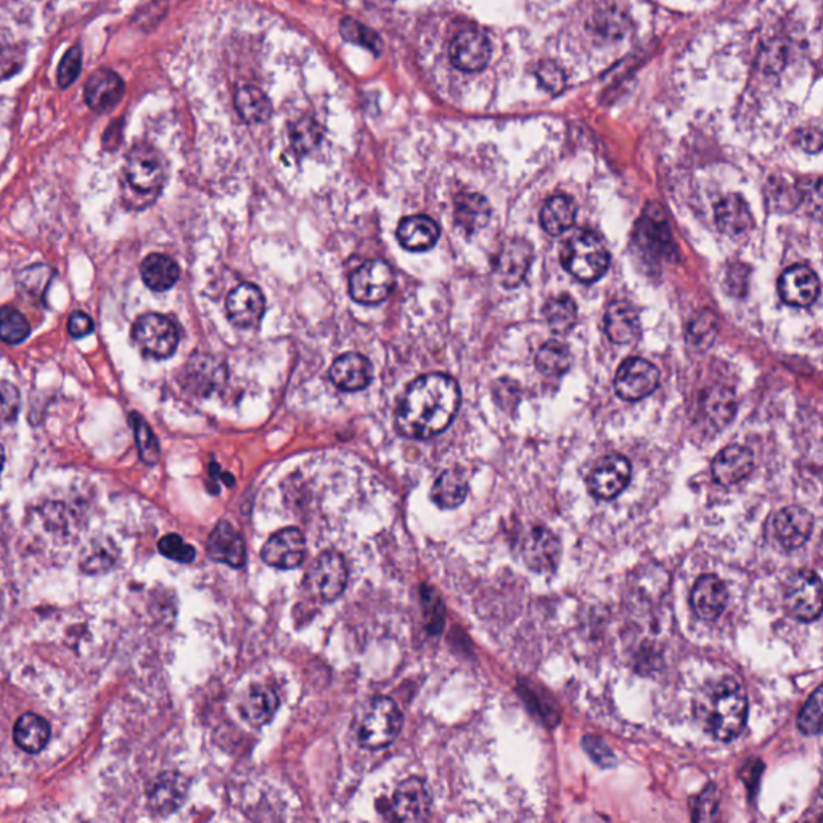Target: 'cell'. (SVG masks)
Segmentation results:
<instances>
[{
    "instance_id": "6da1fadb",
    "label": "cell",
    "mask_w": 823,
    "mask_h": 823,
    "mask_svg": "<svg viewBox=\"0 0 823 823\" xmlns=\"http://www.w3.org/2000/svg\"><path fill=\"white\" fill-rule=\"evenodd\" d=\"M459 406L457 381L444 373H428L407 388L396 425L407 438L430 439L451 425Z\"/></svg>"
},
{
    "instance_id": "7a4b0ae2",
    "label": "cell",
    "mask_w": 823,
    "mask_h": 823,
    "mask_svg": "<svg viewBox=\"0 0 823 823\" xmlns=\"http://www.w3.org/2000/svg\"><path fill=\"white\" fill-rule=\"evenodd\" d=\"M693 714L711 737L730 742L745 729L748 717L745 688L733 677L709 682L695 698Z\"/></svg>"
},
{
    "instance_id": "3957f363",
    "label": "cell",
    "mask_w": 823,
    "mask_h": 823,
    "mask_svg": "<svg viewBox=\"0 0 823 823\" xmlns=\"http://www.w3.org/2000/svg\"><path fill=\"white\" fill-rule=\"evenodd\" d=\"M561 264L581 282H597L610 267V253L602 238L589 230H581L563 246Z\"/></svg>"
},
{
    "instance_id": "277c9868",
    "label": "cell",
    "mask_w": 823,
    "mask_h": 823,
    "mask_svg": "<svg viewBox=\"0 0 823 823\" xmlns=\"http://www.w3.org/2000/svg\"><path fill=\"white\" fill-rule=\"evenodd\" d=\"M404 717L401 709L391 698L381 697L370 701L357 725V738L364 748L381 750L398 738Z\"/></svg>"
},
{
    "instance_id": "5b68a950",
    "label": "cell",
    "mask_w": 823,
    "mask_h": 823,
    "mask_svg": "<svg viewBox=\"0 0 823 823\" xmlns=\"http://www.w3.org/2000/svg\"><path fill=\"white\" fill-rule=\"evenodd\" d=\"M785 608L793 618L803 623L819 619L822 613V581L812 570L791 574L783 594Z\"/></svg>"
},
{
    "instance_id": "8992f818",
    "label": "cell",
    "mask_w": 823,
    "mask_h": 823,
    "mask_svg": "<svg viewBox=\"0 0 823 823\" xmlns=\"http://www.w3.org/2000/svg\"><path fill=\"white\" fill-rule=\"evenodd\" d=\"M132 338L145 354L155 359H168L176 353L179 332L168 317L145 314L132 327Z\"/></svg>"
},
{
    "instance_id": "52a82bcc",
    "label": "cell",
    "mask_w": 823,
    "mask_h": 823,
    "mask_svg": "<svg viewBox=\"0 0 823 823\" xmlns=\"http://www.w3.org/2000/svg\"><path fill=\"white\" fill-rule=\"evenodd\" d=\"M126 176L129 185L137 192H158L166 179L163 156L152 145H136L127 155Z\"/></svg>"
},
{
    "instance_id": "ba28073f",
    "label": "cell",
    "mask_w": 823,
    "mask_h": 823,
    "mask_svg": "<svg viewBox=\"0 0 823 823\" xmlns=\"http://www.w3.org/2000/svg\"><path fill=\"white\" fill-rule=\"evenodd\" d=\"M308 584L324 602H335L340 598L348 586V565L343 555L335 550L320 553L309 568Z\"/></svg>"
},
{
    "instance_id": "9c48e42d",
    "label": "cell",
    "mask_w": 823,
    "mask_h": 823,
    "mask_svg": "<svg viewBox=\"0 0 823 823\" xmlns=\"http://www.w3.org/2000/svg\"><path fill=\"white\" fill-rule=\"evenodd\" d=\"M394 275L388 263L372 259L362 264L349 280L351 298L361 304H380L393 290Z\"/></svg>"
},
{
    "instance_id": "30bf717a",
    "label": "cell",
    "mask_w": 823,
    "mask_h": 823,
    "mask_svg": "<svg viewBox=\"0 0 823 823\" xmlns=\"http://www.w3.org/2000/svg\"><path fill=\"white\" fill-rule=\"evenodd\" d=\"M814 529V516L806 508L790 505L775 513L769 523V536L780 549H799L806 544Z\"/></svg>"
},
{
    "instance_id": "8fae6325",
    "label": "cell",
    "mask_w": 823,
    "mask_h": 823,
    "mask_svg": "<svg viewBox=\"0 0 823 823\" xmlns=\"http://www.w3.org/2000/svg\"><path fill=\"white\" fill-rule=\"evenodd\" d=\"M660 372L652 362L631 357L621 364L615 377V389L624 401H640L658 388Z\"/></svg>"
},
{
    "instance_id": "7c38bea8",
    "label": "cell",
    "mask_w": 823,
    "mask_h": 823,
    "mask_svg": "<svg viewBox=\"0 0 823 823\" xmlns=\"http://www.w3.org/2000/svg\"><path fill=\"white\" fill-rule=\"evenodd\" d=\"M632 467L623 455H608L590 473L589 491L600 500L618 497L631 483Z\"/></svg>"
},
{
    "instance_id": "4fadbf2b",
    "label": "cell",
    "mask_w": 823,
    "mask_h": 823,
    "mask_svg": "<svg viewBox=\"0 0 823 823\" xmlns=\"http://www.w3.org/2000/svg\"><path fill=\"white\" fill-rule=\"evenodd\" d=\"M449 57L457 70L476 73L484 70L491 60V42L478 29H462L452 39Z\"/></svg>"
},
{
    "instance_id": "5bb4252c",
    "label": "cell",
    "mask_w": 823,
    "mask_h": 823,
    "mask_svg": "<svg viewBox=\"0 0 823 823\" xmlns=\"http://www.w3.org/2000/svg\"><path fill=\"white\" fill-rule=\"evenodd\" d=\"M232 107L242 123L248 126H261L274 115L275 102L269 91H264L251 79L238 82L232 92Z\"/></svg>"
},
{
    "instance_id": "9a60e30c",
    "label": "cell",
    "mask_w": 823,
    "mask_h": 823,
    "mask_svg": "<svg viewBox=\"0 0 823 823\" xmlns=\"http://www.w3.org/2000/svg\"><path fill=\"white\" fill-rule=\"evenodd\" d=\"M431 795L422 778L412 777L394 791L389 814L398 822H418L428 817Z\"/></svg>"
},
{
    "instance_id": "2e32d148",
    "label": "cell",
    "mask_w": 823,
    "mask_h": 823,
    "mask_svg": "<svg viewBox=\"0 0 823 823\" xmlns=\"http://www.w3.org/2000/svg\"><path fill=\"white\" fill-rule=\"evenodd\" d=\"M306 541L299 529L285 528L272 534L261 550L267 565L277 570H295L304 560Z\"/></svg>"
},
{
    "instance_id": "e0dca14e",
    "label": "cell",
    "mask_w": 823,
    "mask_h": 823,
    "mask_svg": "<svg viewBox=\"0 0 823 823\" xmlns=\"http://www.w3.org/2000/svg\"><path fill=\"white\" fill-rule=\"evenodd\" d=\"M227 316L235 327L250 330L256 328L263 320L266 301L256 285L242 283L230 291L226 299Z\"/></svg>"
},
{
    "instance_id": "ac0fdd59",
    "label": "cell",
    "mask_w": 823,
    "mask_h": 823,
    "mask_svg": "<svg viewBox=\"0 0 823 823\" xmlns=\"http://www.w3.org/2000/svg\"><path fill=\"white\" fill-rule=\"evenodd\" d=\"M533 259V245L525 238H512L502 246L497 258V279L505 288L518 287L525 280Z\"/></svg>"
},
{
    "instance_id": "d6986e66",
    "label": "cell",
    "mask_w": 823,
    "mask_h": 823,
    "mask_svg": "<svg viewBox=\"0 0 823 823\" xmlns=\"http://www.w3.org/2000/svg\"><path fill=\"white\" fill-rule=\"evenodd\" d=\"M561 557V544L555 534L544 526L529 531L523 542V558L536 573H552Z\"/></svg>"
},
{
    "instance_id": "ffe728a7",
    "label": "cell",
    "mask_w": 823,
    "mask_h": 823,
    "mask_svg": "<svg viewBox=\"0 0 823 823\" xmlns=\"http://www.w3.org/2000/svg\"><path fill=\"white\" fill-rule=\"evenodd\" d=\"M778 293L785 303L796 308H807L820 295V280L811 267L793 266L778 280Z\"/></svg>"
},
{
    "instance_id": "44dd1931",
    "label": "cell",
    "mask_w": 823,
    "mask_h": 823,
    "mask_svg": "<svg viewBox=\"0 0 823 823\" xmlns=\"http://www.w3.org/2000/svg\"><path fill=\"white\" fill-rule=\"evenodd\" d=\"M729 603V590L716 574L701 576L692 589L690 605L695 615L703 621H716L721 618Z\"/></svg>"
},
{
    "instance_id": "7402d4cb",
    "label": "cell",
    "mask_w": 823,
    "mask_h": 823,
    "mask_svg": "<svg viewBox=\"0 0 823 823\" xmlns=\"http://www.w3.org/2000/svg\"><path fill=\"white\" fill-rule=\"evenodd\" d=\"M754 468V455L751 449L745 446L732 444L722 449L713 460V478L717 484L730 488L742 483Z\"/></svg>"
},
{
    "instance_id": "603a6c76",
    "label": "cell",
    "mask_w": 823,
    "mask_h": 823,
    "mask_svg": "<svg viewBox=\"0 0 823 823\" xmlns=\"http://www.w3.org/2000/svg\"><path fill=\"white\" fill-rule=\"evenodd\" d=\"M206 550L209 558L230 568H242L245 565V542L229 521H219L218 525L214 526L209 534Z\"/></svg>"
},
{
    "instance_id": "cb8c5ba5",
    "label": "cell",
    "mask_w": 823,
    "mask_h": 823,
    "mask_svg": "<svg viewBox=\"0 0 823 823\" xmlns=\"http://www.w3.org/2000/svg\"><path fill=\"white\" fill-rule=\"evenodd\" d=\"M189 782L177 772H164L148 790V804L155 814L168 815L176 812L187 798Z\"/></svg>"
},
{
    "instance_id": "d4e9b609",
    "label": "cell",
    "mask_w": 823,
    "mask_h": 823,
    "mask_svg": "<svg viewBox=\"0 0 823 823\" xmlns=\"http://www.w3.org/2000/svg\"><path fill=\"white\" fill-rule=\"evenodd\" d=\"M124 94V82L115 71L100 68L92 74L84 89V97L92 110L107 111L115 107Z\"/></svg>"
},
{
    "instance_id": "484cf974",
    "label": "cell",
    "mask_w": 823,
    "mask_h": 823,
    "mask_svg": "<svg viewBox=\"0 0 823 823\" xmlns=\"http://www.w3.org/2000/svg\"><path fill=\"white\" fill-rule=\"evenodd\" d=\"M372 364L361 354H344L338 357L330 370V378L343 391H361L372 381Z\"/></svg>"
},
{
    "instance_id": "4316f807",
    "label": "cell",
    "mask_w": 823,
    "mask_h": 823,
    "mask_svg": "<svg viewBox=\"0 0 823 823\" xmlns=\"http://www.w3.org/2000/svg\"><path fill=\"white\" fill-rule=\"evenodd\" d=\"M605 332L613 343H634L642 333L639 312L623 301L611 303L605 312Z\"/></svg>"
},
{
    "instance_id": "83f0119b",
    "label": "cell",
    "mask_w": 823,
    "mask_h": 823,
    "mask_svg": "<svg viewBox=\"0 0 823 823\" xmlns=\"http://www.w3.org/2000/svg\"><path fill=\"white\" fill-rule=\"evenodd\" d=\"M439 234L438 224L428 216H409L399 222V243L409 251L431 250L438 243Z\"/></svg>"
},
{
    "instance_id": "f1b7e54d",
    "label": "cell",
    "mask_w": 823,
    "mask_h": 823,
    "mask_svg": "<svg viewBox=\"0 0 823 823\" xmlns=\"http://www.w3.org/2000/svg\"><path fill=\"white\" fill-rule=\"evenodd\" d=\"M52 730L44 717L26 713L13 725V740L29 754L41 753L49 745Z\"/></svg>"
},
{
    "instance_id": "f546056e",
    "label": "cell",
    "mask_w": 823,
    "mask_h": 823,
    "mask_svg": "<svg viewBox=\"0 0 823 823\" xmlns=\"http://www.w3.org/2000/svg\"><path fill=\"white\" fill-rule=\"evenodd\" d=\"M716 222L724 234L737 237L753 227V214L743 197L729 195L717 205Z\"/></svg>"
},
{
    "instance_id": "4dcf8cb0",
    "label": "cell",
    "mask_w": 823,
    "mask_h": 823,
    "mask_svg": "<svg viewBox=\"0 0 823 823\" xmlns=\"http://www.w3.org/2000/svg\"><path fill=\"white\" fill-rule=\"evenodd\" d=\"M491 218V205L480 193H460L455 198V222L468 234L486 227Z\"/></svg>"
},
{
    "instance_id": "1f68e13d",
    "label": "cell",
    "mask_w": 823,
    "mask_h": 823,
    "mask_svg": "<svg viewBox=\"0 0 823 823\" xmlns=\"http://www.w3.org/2000/svg\"><path fill=\"white\" fill-rule=\"evenodd\" d=\"M140 274L150 290L168 291L181 277V269L169 256L153 253L144 259V263L140 266Z\"/></svg>"
},
{
    "instance_id": "d6a6232c",
    "label": "cell",
    "mask_w": 823,
    "mask_h": 823,
    "mask_svg": "<svg viewBox=\"0 0 823 823\" xmlns=\"http://www.w3.org/2000/svg\"><path fill=\"white\" fill-rule=\"evenodd\" d=\"M279 709V698L267 685H253L243 701V716L250 724L261 727L274 719Z\"/></svg>"
},
{
    "instance_id": "836d02e7",
    "label": "cell",
    "mask_w": 823,
    "mask_h": 823,
    "mask_svg": "<svg viewBox=\"0 0 823 823\" xmlns=\"http://www.w3.org/2000/svg\"><path fill=\"white\" fill-rule=\"evenodd\" d=\"M578 206L573 198L557 195L547 200L541 211V226L550 235H561L573 227Z\"/></svg>"
},
{
    "instance_id": "e575fe53",
    "label": "cell",
    "mask_w": 823,
    "mask_h": 823,
    "mask_svg": "<svg viewBox=\"0 0 823 823\" xmlns=\"http://www.w3.org/2000/svg\"><path fill=\"white\" fill-rule=\"evenodd\" d=\"M468 496V481L459 470H447L436 480L431 489V499L444 510L462 505Z\"/></svg>"
},
{
    "instance_id": "d590c367",
    "label": "cell",
    "mask_w": 823,
    "mask_h": 823,
    "mask_svg": "<svg viewBox=\"0 0 823 823\" xmlns=\"http://www.w3.org/2000/svg\"><path fill=\"white\" fill-rule=\"evenodd\" d=\"M544 317L553 332L566 335L578 324V306L570 295H558L545 304Z\"/></svg>"
},
{
    "instance_id": "8d00e7d4",
    "label": "cell",
    "mask_w": 823,
    "mask_h": 823,
    "mask_svg": "<svg viewBox=\"0 0 823 823\" xmlns=\"http://www.w3.org/2000/svg\"><path fill=\"white\" fill-rule=\"evenodd\" d=\"M589 28L602 39H621L629 29V20L616 5L603 4L592 13Z\"/></svg>"
},
{
    "instance_id": "74e56055",
    "label": "cell",
    "mask_w": 823,
    "mask_h": 823,
    "mask_svg": "<svg viewBox=\"0 0 823 823\" xmlns=\"http://www.w3.org/2000/svg\"><path fill=\"white\" fill-rule=\"evenodd\" d=\"M703 409H705L709 422L722 428V426L729 425L730 420L735 417V410H737L735 396H733L730 389L724 388V386L711 389L706 394Z\"/></svg>"
},
{
    "instance_id": "f35d334b",
    "label": "cell",
    "mask_w": 823,
    "mask_h": 823,
    "mask_svg": "<svg viewBox=\"0 0 823 823\" xmlns=\"http://www.w3.org/2000/svg\"><path fill=\"white\" fill-rule=\"evenodd\" d=\"M537 369L549 377H560L571 365L570 349L560 341L545 343L536 356Z\"/></svg>"
},
{
    "instance_id": "ab89813d",
    "label": "cell",
    "mask_w": 823,
    "mask_h": 823,
    "mask_svg": "<svg viewBox=\"0 0 823 823\" xmlns=\"http://www.w3.org/2000/svg\"><path fill=\"white\" fill-rule=\"evenodd\" d=\"M31 332L29 322L18 309L12 306L0 308V341L17 344L25 341Z\"/></svg>"
},
{
    "instance_id": "60d3db41",
    "label": "cell",
    "mask_w": 823,
    "mask_h": 823,
    "mask_svg": "<svg viewBox=\"0 0 823 823\" xmlns=\"http://www.w3.org/2000/svg\"><path fill=\"white\" fill-rule=\"evenodd\" d=\"M131 423L134 435H136L140 459L144 460L147 465H155L160 460V446H158L156 436L153 435L152 428L139 414H132Z\"/></svg>"
},
{
    "instance_id": "b9f144b4",
    "label": "cell",
    "mask_w": 823,
    "mask_h": 823,
    "mask_svg": "<svg viewBox=\"0 0 823 823\" xmlns=\"http://www.w3.org/2000/svg\"><path fill=\"white\" fill-rule=\"evenodd\" d=\"M798 727L804 735H819L822 732V688L817 687L807 700L799 714Z\"/></svg>"
},
{
    "instance_id": "7bdbcfd3",
    "label": "cell",
    "mask_w": 823,
    "mask_h": 823,
    "mask_svg": "<svg viewBox=\"0 0 823 823\" xmlns=\"http://www.w3.org/2000/svg\"><path fill=\"white\" fill-rule=\"evenodd\" d=\"M340 31L346 41L367 47V49L373 50L377 54L381 50L380 37L373 33L372 29L361 25L359 21L353 20V18H346V20L341 21Z\"/></svg>"
},
{
    "instance_id": "ee69618b",
    "label": "cell",
    "mask_w": 823,
    "mask_h": 823,
    "mask_svg": "<svg viewBox=\"0 0 823 823\" xmlns=\"http://www.w3.org/2000/svg\"><path fill=\"white\" fill-rule=\"evenodd\" d=\"M158 550L163 557L189 565L197 557L193 545L187 544L179 534H166L158 542Z\"/></svg>"
},
{
    "instance_id": "f6af8a7d",
    "label": "cell",
    "mask_w": 823,
    "mask_h": 823,
    "mask_svg": "<svg viewBox=\"0 0 823 823\" xmlns=\"http://www.w3.org/2000/svg\"><path fill=\"white\" fill-rule=\"evenodd\" d=\"M716 333V317L713 314L695 317L690 327H688V343L697 349H706L709 344L713 343Z\"/></svg>"
},
{
    "instance_id": "bcb514c9",
    "label": "cell",
    "mask_w": 823,
    "mask_h": 823,
    "mask_svg": "<svg viewBox=\"0 0 823 823\" xmlns=\"http://www.w3.org/2000/svg\"><path fill=\"white\" fill-rule=\"evenodd\" d=\"M788 57H790L788 42L777 39V41L770 42L769 46L762 50L761 57H759V66L766 73H778L787 65Z\"/></svg>"
},
{
    "instance_id": "7dc6e473",
    "label": "cell",
    "mask_w": 823,
    "mask_h": 823,
    "mask_svg": "<svg viewBox=\"0 0 823 823\" xmlns=\"http://www.w3.org/2000/svg\"><path fill=\"white\" fill-rule=\"evenodd\" d=\"M81 65V49H79L78 46L71 47V49L66 52L65 57L62 58L60 66H58V86L62 87V89L70 87L71 84L76 81V78H78L79 73H81Z\"/></svg>"
},
{
    "instance_id": "c3c4849f",
    "label": "cell",
    "mask_w": 823,
    "mask_h": 823,
    "mask_svg": "<svg viewBox=\"0 0 823 823\" xmlns=\"http://www.w3.org/2000/svg\"><path fill=\"white\" fill-rule=\"evenodd\" d=\"M18 410H20L18 389L12 383L0 380V423L12 422L13 418L17 417Z\"/></svg>"
},
{
    "instance_id": "681fc988",
    "label": "cell",
    "mask_w": 823,
    "mask_h": 823,
    "mask_svg": "<svg viewBox=\"0 0 823 823\" xmlns=\"http://www.w3.org/2000/svg\"><path fill=\"white\" fill-rule=\"evenodd\" d=\"M537 79L547 92H560L565 87V74L560 66L552 62H542L537 68Z\"/></svg>"
},
{
    "instance_id": "f907efd6",
    "label": "cell",
    "mask_w": 823,
    "mask_h": 823,
    "mask_svg": "<svg viewBox=\"0 0 823 823\" xmlns=\"http://www.w3.org/2000/svg\"><path fill=\"white\" fill-rule=\"evenodd\" d=\"M50 280V269L46 266H34L28 271L23 272L21 274V287L25 288V291H29V293H36L39 295L41 291H44V288L47 287V283Z\"/></svg>"
},
{
    "instance_id": "816d5d0a",
    "label": "cell",
    "mask_w": 823,
    "mask_h": 823,
    "mask_svg": "<svg viewBox=\"0 0 823 823\" xmlns=\"http://www.w3.org/2000/svg\"><path fill=\"white\" fill-rule=\"evenodd\" d=\"M584 748L587 753L602 766H613L615 764V756L611 753L610 748L597 737L584 738Z\"/></svg>"
},
{
    "instance_id": "f5cc1de1",
    "label": "cell",
    "mask_w": 823,
    "mask_h": 823,
    "mask_svg": "<svg viewBox=\"0 0 823 823\" xmlns=\"http://www.w3.org/2000/svg\"><path fill=\"white\" fill-rule=\"evenodd\" d=\"M68 330L73 338H84L94 330V324H92L91 317L84 312H74L68 322Z\"/></svg>"
},
{
    "instance_id": "db71d44e",
    "label": "cell",
    "mask_w": 823,
    "mask_h": 823,
    "mask_svg": "<svg viewBox=\"0 0 823 823\" xmlns=\"http://www.w3.org/2000/svg\"><path fill=\"white\" fill-rule=\"evenodd\" d=\"M799 145L806 150V152L819 153L822 148V134H820L819 127H811L799 134Z\"/></svg>"
},
{
    "instance_id": "11a10c76",
    "label": "cell",
    "mask_w": 823,
    "mask_h": 823,
    "mask_svg": "<svg viewBox=\"0 0 823 823\" xmlns=\"http://www.w3.org/2000/svg\"><path fill=\"white\" fill-rule=\"evenodd\" d=\"M4 463H5L4 447L0 446V473H2V468H4Z\"/></svg>"
}]
</instances>
